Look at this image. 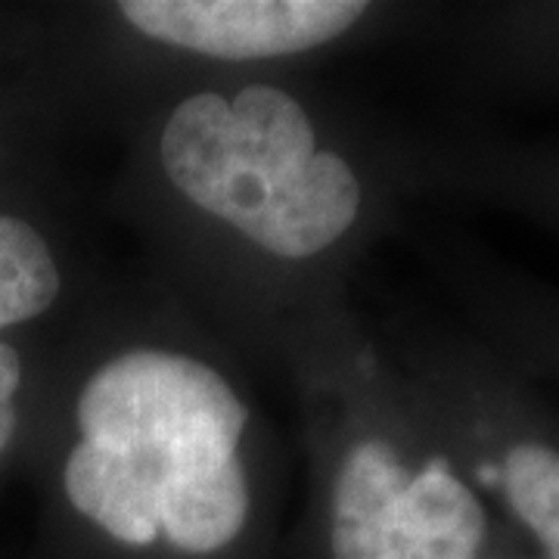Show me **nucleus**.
Returning <instances> with one entry per match:
<instances>
[{
  "instance_id": "1",
  "label": "nucleus",
  "mask_w": 559,
  "mask_h": 559,
  "mask_svg": "<svg viewBox=\"0 0 559 559\" xmlns=\"http://www.w3.org/2000/svg\"><path fill=\"white\" fill-rule=\"evenodd\" d=\"M246 419L230 382L202 360L121 355L81 392L84 439L66 460V495L128 547L165 538L187 554H215L249 516L237 457Z\"/></svg>"
},
{
  "instance_id": "2",
  "label": "nucleus",
  "mask_w": 559,
  "mask_h": 559,
  "mask_svg": "<svg viewBox=\"0 0 559 559\" xmlns=\"http://www.w3.org/2000/svg\"><path fill=\"white\" fill-rule=\"evenodd\" d=\"M165 175L202 212L280 259H311L355 224L360 183L348 162L320 153L299 103L271 84L193 94L159 140Z\"/></svg>"
},
{
  "instance_id": "3",
  "label": "nucleus",
  "mask_w": 559,
  "mask_h": 559,
  "mask_svg": "<svg viewBox=\"0 0 559 559\" xmlns=\"http://www.w3.org/2000/svg\"><path fill=\"white\" fill-rule=\"evenodd\" d=\"M481 540L485 510L448 460L411 473L382 439L345 454L333 488V559H476Z\"/></svg>"
},
{
  "instance_id": "4",
  "label": "nucleus",
  "mask_w": 559,
  "mask_h": 559,
  "mask_svg": "<svg viewBox=\"0 0 559 559\" xmlns=\"http://www.w3.org/2000/svg\"><path fill=\"white\" fill-rule=\"evenodd\" d=\"M140 35L215 60H267L314 50L367 13L358 0H124Z\"/></svg>"
},
{
  "instance_id": "5",
  "label": "nucleus",
  "mask_w": 559,
  "mask_h": 559,
  "mask_svg": "<svg viewBox=\"0 0 559 559\" xmlns=\"http://www.w3.org/2000/svg\"><path fill=\"white\" fill-rule=\"evenodd\" d=\"M60 296V271L35 227L0 215V330L38 318Z\"/></svg>"
},
{
  "instance_id": "6",
  "label": "nucleus",
  "mask_w": 559,
  "mask_h": 559,
  "mask_svg": "<svg viewBox=\"0 0 559 559\" xmlns=\"http://www.w3.org/2000/svg\"><path fill=\"white\" fill-rule=\"evenodd\" d=\"M503 491L510 507L544 544L547 559H559V451L525 441L503 460Z\"/></svg>"
},
{
  "instance_id": "7",
  "label": "nucleus",
  "mask_w": 559,
  "mask_h": 559,
  "mask_svg": "<svg viewBox=\"0 0 559 559\" xmlns=\"http://www.w3.org/2000/svg\"><path fill=\"white\" fill-rule=\"evenodd\" d=\"M22 382V360L20 352L7 342H0V451L10 444L16 432V407L13 395Z\"/></svg>"
}]
</instances>
